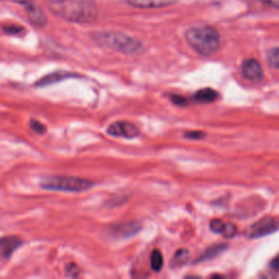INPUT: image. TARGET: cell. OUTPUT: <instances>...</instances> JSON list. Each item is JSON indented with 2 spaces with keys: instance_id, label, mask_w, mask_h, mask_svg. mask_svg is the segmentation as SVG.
I'll return each instance as SVG.
<instances>
[{
  "instance_id": "cell-17",
  "label": "cell",
  "mask_w": 279,
  "mask_h": 279,
  "mask_svg": "<svg viewBox=\"0 0 279 279\" xmlns=\"http://www.w3.org/2000/svg\"><path fill=\"white\" fill-rule=\"evenodd\" d=\"M267 60L272 67L279 69V47L273 48L267 54Z\"/></svg>"
},
{
  "instance_id": "cell-6",
  "label": "cell",
  "mask_w": 279,
  "mask_h": 279,
  "mask_svg": "<svg viewBox=\"0 0 279 279\" xmlns=\"http://www.w3.org/2000/svg\"><path fill=\"white\" fill-rule=\"evenodd\" d=\"M106 132L111 136L125 139H134L140 134L138 126L128 121H116L108 125Z\"/></svg>"
},
{
  "instance_id": "cell-26",
  "label": "cell",
  "mask_w": 279,
  "mask_h": 279,
  "mask_svg": "<svg viewBox=\"0 0 279 279\" xmlns=\"http://www.w3.org/2000/svg\"><path fill=\"white\" fill-rule=\"evenodd\" d=\"M271 267L274 271L279 272V254L271 262Z\"/></svg>"
},
{
  "instance_id": "cell-13",
  "label": "cell",
  "mask_w": 279,
  "mask_h": 279,
  "mask_svg": "<svg viewBox=\"0 0 279 279\" xmlns=\"http://www.w3.org/2000/svg\"><path fill=\"white\" fill-rule=\"evenodd\" d=\"M190 258V252L186 248H180V250L177 251L174 256L171 257L170 260V268L172 270H177V268L182 267L184 265H186V262L189 261Z\"/></svg>"
},
{
  "instance_id": "cell-3",
  "label": "cell",
  "mask_w": 279,
  "mask_h": 279,
  "mask_svg": "<svg viewBox=\"0 0 279 279\" xmlns=\"http://www.w3.org/2000/svg\"><path fill=\"white\" fill-rule=\"evenodd\" d=\"M94 42L101 47L117 50L125 55L140 54L143 50V45L133 37L120 32L108 31L92 34Z\"/></svg>"
},
{
  "instance_id": "cell-7",
  "label": "cell",
  "mask_w": 279,
  "mask_h": 279,
  "mask_svg": "<svg viewBox=\"0 0 279 279\" xmlns=\"http://www.w3.org/2000/svg\"><path fill=\"white\" fill-rule=\"evenodd\" d=\"M242 75L250 81H258L263 77V69L261 63L255 59H248L241 65Z\"/></svg>"
},
{
  "instance_id": "cell-10",
  "label": "cell",
  "mask_w": 279,
  "mask_h": 279,
  "mask_svg": "<svg viewBox=\"0 0 279 279\" xmlns=\"http://www.w3.org/2000/svg\"><path fill=\"white\" fill-rule=\"evenodd\" d=\"M140 224L136 221L125 222V224H119L111 227V236L115 238H124L135 235L140 230Z\"/></svg>"
},
{
  "instance_id": "cell-22",
  "label": "cell",
  "mask_w": 279,
  "mask_h": 279,
  "mask_svg": "<svg viewBox=\"0 0 279 279\" xmlns=\"http://www.w3.org/2000/svg\"><path fill=\"white\" fill-rule=\"evenodd\" d=\"M237 233V227L236 225L231 224V222H227L226 226H225V229L222 231L221 235L224 236L225 238H232L235 237Z\"/></svg>"
},
{
  "instance_id": "cell-20",
  "label": "cell",
  "mask_w": 279,
  "mask_h": 279,
  "mask_svg": "<svg viewBox=\"0 0 279 279\" xmlns=\"http://www.w3.org/2000/svg\"><path fill=\"white\" fill-rule=\"evenodd\" d=\"M30 126H31V129L35 132V133H37V134L46 133V130H47L46 126L40 124L39 121H37V120L32 119L31 124H30Z\"/></svg>"
},
{
  "instance_id": "cell-8",
  "label": "cell",
  "mask_w": 279,
  "mask_h": 279,
  "mask_svg": "<svg viewBox=\"0 0 279 279\" xmlns=\"http://www.w3.org/2000/svg\"><path fill=\"white\" fill-rule=\"evenodd\" d=\"M24 7L25 9H27L29 20L33 24H35L36 27H39V28H43L47 24L46 14L44 13L43 10L40 9L36 3L33 2V0L32 1H30L28 4H25Z\"/></svg>"
},
{
  "instance_id": "cell-11",
  "label": "cell",
  "mask_w": 279,
  "mask_h": 279,
  "mask_svg": "<svg viewBox=\"0 0 279 279\" xmlns=\"http://www.w3.org/2000/svg\"><path fill=\"white\" fill-rule=\"evenodd\" d=\"M130 6L142 9L161 8L178 2L179 0H125Z\"/></svg>"
},
{
  "instance_id": "cell-4",
  "label": "cell",
  "mask_w": 279,
  "mask_h": 279,
  "mask_svg": "<svg viewBox=\"0 0 279 279\" xmlns=\"http://www.w3.org/2000/svg\"><path fill=\"white\" fill-rule=\"evenodd\" d=\"M94 182L89 179L78 178V177L54 176L47 177L40 182V187L49 191L62 192H83L94 186Z\"/></svg>"
},
{
  "instance_id": "cell-1",
  "label": "cell",
  "mask_w": 279,
  "mask_h": 279,
  "mask_svg": "<svg viewBox=\"0 0 279 279\" xmlns=\"http://www.w3.org/2000/svg\"><path fill=\"white\" fill-rule=\"evenodd\" d=\"M49 9L60 18L75 23H91L98 18L93 0H52Z\"/></svg>"
},
{
  "instance_id": "cell-19",
  "label": "cell",
  "mask_w": 279,
  "mask_h": 279,
  "mask_svg": "<svg viewBox=\"0 0 279 279\" xmlns=\"http://www.w3.org/2000/svg\"><path fill=\"white\" fill-rule=\"evenodd\" d=\"M24 31L25 30L20 25H7V27H3V32L10 35H19L24 33Z\"/></svg>"
},
{
  "instance_id": "cell-25",
  "label": "cell",
  "mask_w": 279,
  "mask_h": 279,
  "mask_svg": "<svg viewBox=\"0 0 279 279\" xmlns=\"http://www.w3.org/2000/svg\"><path fill=\"white\" fill-rule=\"evenodd\" d=\"M261 1L268 4V6L279 9V0H261Z\"/></svg>"
},
{
  "instance_id": "cell-12",
  "label": "cell",
  "mask_w": 279,
  "mask_h": 279,
  "mask_svg": "<svg viewBox=\"0 0 279 279\" xmlns=\"http://www.w3.org/2000/svg\"><path fill=\"white\" fill-rule=\"evenodd\" d=\"M71 77H77V74L65 72V71H57V72L47 74L46 77L39 79L34 85L37 86V88H44V86L55 84V83L60 82V81L65 80V79L71 78Z\"/></svg>"
},
{
  "instance_id": "cell-15",
  "label": "cell",
  "mask_w": 279,
  "mask_h": 279,
  "mask_svg": "<svg viewBox=\"0 0 279 279\" xmlns=\"http://www.w3.org/2000/svg\"><path fill=\"white\" fill-rule=\"evenodd\" d=\"M227 248H228V246L224 245V243H221V245L213 246V247L207 248L206 251L203 252V254L199 258H197L196 262L200 263V262H205V261L212 260V258L218 256L220 254V253L224 252Z\"/></svg>"
},
{
  "instance_id": "cell-23",
  "label": "cell",
  "mask_w": 279,
  "mask_h": 279,
  "mask_svg": "<svg viewBox=\"0 0 279 279\" xmlns=\"http://www.w3.org/2000/svg\"><path fill=\"white\" fill-rule=\"evenodd\" d=\"M65 274H67V276L70 277H77L80 274V268L75 265V264L71 263L65 266Z\"/></svg>"
},
{
  "instance_id": "cell-2",
  "label": "cell",
  "mask_w": 279,
  "mask_h": 279,
  "mask_svg": "<svg viewBox=\"0 0 279 279\" xmlns=\"http://www.w3.org/2000/svg\"><path fill=\"white\" fill-rule=\"evenodd\" d=\"M186 43L197 54L211 56L220 47V35L213 27H196L189 29L185 34Z\"/></svg>"
},
{
  "instance_id": "cell-18",
  "label": "cell",
  "mask_w": 279,
  "mask_h": 279,
  "mask_svg": "<svg viewBox=\"0 0 279 279\" xmlns=\"http://www.w3.org/2000/svg\"><path fill=\"white\" fill-rule=\"evenodd\" d=\"M225 226H226V222L222 221L221 219H213L210 222V228L213 232L215 233H222L225 229Z\"/></svg>"
},
{
  "instance_id": "cell-9",
  "label": "cell",
  "mask_w": 279,
  "mask_h": 279,
  "mask_svg": "<svg viewBox=\"0 0 279 279\" xmlns=\"http://www.w3.org/2000/svg\"><path fill=\"white\" fill-rule=\"evenodd\" d=\"M23 245V241L19 237H3L0 241V252L4 260L11 257L12 253Z\"/></svg>"
},
{
  "instance_id": "cell-24",
  "label": "cell",
  "mask_w": 279,
  "mask_h": 279,
  "mask_svg": "<svg viewBox=\"0 0 279 279\" xmlns=\"http://www.w3.org/2000/svg\"><path fill=\"white\" fill-rule=\"evenodd\" d=\"M170 99H171L172 103H174L177 106H181V107L187 106V99L181 95H171Z\"/></svg>"
},
{
  "instance_id": "cell-21",
  "label": "cell",
  "mask_w": 279,
  "mask_h": 279,
  "mask_svg": "<svg viewBox=\"0 0 279 279\" xmlns=\"http://www.w3.org/2000/svg\"><path fill=\"white\" fill-rule=\"evenodd\" d=\"M205 132L203 131H187L184 136L187 140H202L205 138Z\"/></svg>"
},
{
  "instance_id": "cell-5",
  "label": "cell",
  "mask_w": 279,
  "mask_h": 279,
  "mask_svg": "<svg viewBox=\"0 0 279 279\" xmlns=\"http://www.w3.org/2000/svg\"><path fill=\"white\" fill-rule=\"evenodd\" d=\"M277 229H279V220L274 217H265L248 228L247 235L250 238H261L271 235Z\"/></svg>"
},
{
  "instance_id": "cell-16",
  "label": "cell",
  "mask_w": 279,
  "mask_h": 279,
  "mask_svg": "<svg viewBox=\"0 0 279 279\" xmlns=\"http://www.w3.org/2000/svg\"><path fill=\"white\" fill-rule=\"evenodd\" d=\"M164 265V258L159 250H154L151 254V268L154 272H159Z\"/></svg>"
},
{
  "instance_id": "cell-14",
  "label": "cell",
  "mask_w": 279,
  "mask_h": 279,
  "mask_svg": "<svg viewBox=\"0 0 279 279\" xmlns=\"http://www.w3.org/2000/svg\"><path fill=\"white\" fill-rule=\"evenodd\" d=\"M218 98V93L215 90H213L211 88H206L197 91L194 94L193 99L196 103H213Z\"/></svg>"
}]
</instances>
